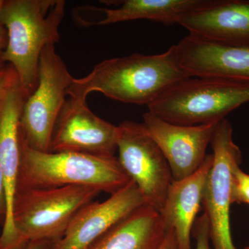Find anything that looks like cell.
I'll return each mask as SVG.
<instances>
[{"mask_svg":"<svg viewBox=\"0 0 249 249\" xmlns=\"http://www.w3.org/2000/svg\"><path fill=\"white\" fill-rule=\"evenodd\" d=\"M130 181L115 156L37 151L28 146L20 136L16 191L80 186L112 195Z\"/></svg>","mask_w":249,"mask_h":249,"instance_id":"3957f363","label":"cell"},{"mask_svg":"<svg viewBox=\"0 0 249 249\" xmlns=\"http://www.w3.org/2000/svg\"><path fill=\"white\" fill-rule=\"evenodd\" d=\"M190 78L180 67L176 45H173L155 55L134 53L103 60L87 76L73 78L67 96L85 103L89 93L100 92L120 102L147 106L174 85Z\"/></svg>","mask_w":249,"mask_h":249,"instance_id":"6da1fadb","label":"cell"},{"mask_svg":"<svg viewBox=\"0 0 249 249\" xmlns=\"http://www.w3.org/2000/svg\"><path fill=\"white\" fill-rule=\"evenodd\" d=\"M167 232L160 212L145 204L116 224L87 249H158Z\"/></svg>","mask_w":249,"mask_h":249,"instance_id":"2e32d148","label":"cell"},{"mask_svg":"<svg viewBox=\"0 0 249 249\" xmlns=\"http://www.w3.org/2000/svg\"><path fill=\"white\" fill-rule=\"evenodd\" d=\"M53 244L48 240L31 241L21 249H52Z\"/></svg>","mask_w":249,"mask_h":249,"instance_id":"cb8c5ba5","label":"cell"},{"mask_svg":"<svg viewBox=\"0 0 249 249\" xmlns=\"http://www.w3.org/2000/svg\"><path fill=\"white\" fill-rule=\"evenodd\" d=\"M249 249V247H245V249Z\"/></svg>","mask_w":249,"mask_h":249,"instance_id":"d4e9b609","label":"cell"},{"mask_svg":"<svg viewBox=\"0 0 249 249\" xmlns=\"http://www.w3.org/2000/svg\"><path fill=\"white\" fill-rule=\"evenodd\" d=\"M15 73L16 71L11 65L0 68V101Z\"/></svg>","mask_w":249,"mask_h":249,"instance_id":"ffe728a7","label":"cell"},{"mask_svg":"<svg viewBox=\"0 0 249 249\" xmlns=\"http://www.w3.org/2000/svg\"><path fill=\"white\" fill-rule=\"evenodd\" d=\"M147 204L138 187L131 180L102 202L84 206L52 249H87L103 234L131 213Z\"/></svg>","mask_w":249,"mask_h":249,"instance_id":"7c38bea8","label":"cell"},{"mask_svg":"<svg viewBox=\"0 0 249 249\" xmlns=\"http://www.w3.org/2000/svg\"><path fill=\"white\" fill-rule=\"evenodd\" d=\"M213 161V154L207 155L196 173L179 181H172L168 188L160 213L167 231L173 229L175 232L178 249H192V231L202 208L205 186Z\"/></svg>","mask_w":249,"mask_h":249,"instance_id":"9a60e30c","label":"cell"},{"mask_svg":"<svg viewBox=\"0 0 249 249\" xmlns=\"http://www.w3.org/2000/svg\"><path fill=\"white\" fill-rule=\"evenodd\" d=\"M73 78L55 45H47L40 55L37 87L26 100L21 116V138L31 148L49 152L54 127Z\"/></svg>","mask_w":249,"mask_h":249,"instance_id":"8992f818","label":"cell"},{"mask_svg":"<svg viewBox=\"0 0 249 249\" xmlns=\"http://www.w3.org/2000/svg\"><path fill=\"white\" fill-rule=\"evenodd\" d=\"M158 249H178V240L173 229L168 231L164 240Z\"/></svg>","mask_w":249,"mask_h":249,"instance_id":"603a6c76","label":"cell"},{"mask_svg":"<svg viewBox=\"0 0 249 249\" xmlns=\"http://www.w3.org/2000/svg\"><path fill=\"white\" fill-rule=\"evenodd\" d=\"M213 161L203 196L202 208L209 223L213 249H236L231 232L234 170L240 166L242 152L232 139L231 124L227 119L218 123L212 142Z\"/></svg>","mask_w":249,"mask_h":249,"instance_id":"52a82bcc","label":"cell"},{"mask_svg":"<svg viewBox=\"0 0 249 249\" xmlns=\"http://www.w3.org/2000/svg\"><path fill=\"white\" fill-rule=\"evenodd\" d=\"M192 235L196 240V249H213L210 246V229L207 216L203 213L196 218L193 226Z\"/></svg>","mask_w":249,"mask_h":249,"instance_id":"d6986e66","label":"cell"},{"mask_svg":"<svg viewBox=\"0 0 249 249\" xmlns=\"http://www.w3.org/2000/svg\"><path fill=\"white\" fill-rule=\"evenodd\" d=\"M191 78L174 85L148 105L149 112L172 124L196 125L219 122L249 103V83Z\"/></svg>","mask_w":249,"mask_h":249,"instance_id":"277c9868","label":"cell"},{"mask_svg":"<svg viewBox=\"0 0 249 249\" xmlns=\"http://www.w3.org/2000/svg\"><path fill=\"white\" fill-rule=\"evenodd\" d=\"M191 35L229 44L249 45V0H207L178 24Z\"/></svg>","mask_w":249,"mask_h":249,"instance_id":"5bb4252c","label":"cell"},{"mask_svg":"<svg viewBox=\"0 0 249 249\" xmlns=\"http://www.w3.org/2000/svg\"><path fill=\"white\" fill-rule=\"evenodd\" d=\"M65 6L64 0H3L0 22L8 40L2 60L14 67L27 97L37 87L42 51L60 40Z\"/></svg>","mask_w":249,"mask_h":249,"instance_id":"7a4b0ae2","label":"cell"},{"mask_svg":"<svg viewBox=\"0 0 249 249\" xmlns=\"http://www.w3.org/2000/svg\"><path fill=\"white\" fill-rule=\"evenodd\" d=\"M218 123L174 124L147 111L142 124L166 159L173 181H179L196 173L204 163Z\"/></svg>","mask_w":249,"mask_h":249,"instance_id":"30bf717a","label":"cell"},{"mask_svg":"<svg viewBox=\"0 0 249 249\" xmlns=\"http://www.w3.org/2000/svg\"><path fill=\"white\" fill-rule=\"evenodd\" d=\"M232 204L249 205V175L240 166L234 170L232 184Z\"/></svg>","mask_w":249,"mask_h":249,"instance_id":"ac0fdd59","label":"cell"},{"mask_svg":"<svg viewBox=\"0 0 249 249\" xmlns=\"http://www.w3.org/2000/svg\"><path fill=\"white\" fill-rule=\"evenodd\" d=\"M117 150L123 169L138 187L146 204L160 212L173 181L166 159L142 124L118 126Z\"/></svg>","mask_w":249,"mask_h":249,"instance_id":"ba28073f","label":"cell"},{"mask_svg":"<svg viewBox=\"0 0 249 249\" xmlns=\"http://www.w3.org/2000/svg\"><path fill=\"white\" fill-rule=\"evenodd\" d=\"M118 126L103 120L87 106L67 98L54 127L49 152L111 157L117 150Z\"/></svg>","mask_w":249,"mask_h":249,"instance_id":"8fae6325","label":"cell"},{"mask_svg":"<svg viewBox=\"0 0 249 249\" xmlns=\"http://www.w3.org/2000/svg\"><path fill=\"white\" fill-rule=\"evenodd\" d=\"M2 4L3 0H0V11H1ZM7 32L3 24L0 22V68L5 66L2 60V55L7 45Z\"/></svg>","mask_w":249,"mask_h":249,"instance_id":"7402d4cb","label":"cell"},{"mask_svg":"<svg viewBox=\"0 0 249 249\" xmlns=\"http://www.w3.org/2000/svg\"><path fill=\"white\" fill-rule=\"evenodd\" d=\"M27 98L15 73L0 101V169L4 178L7 206L0 235V249H16L19 245L11 211L20 162V119Z\"/></svg>","mask_w":249,"mask_h":249,"instance_id":"9c48e42d","label":"cell"},{"mask_svg":"<svg viewBox=\"0 0 249 249\" xmlns=\"http://www.w3.org/2000/svg\"><path fill=\"white\" fill-rule=\"evenodd\" d=\"M100 193L95 188L80 186L16 191L11 220L19 244L57 242L76 214Z\"/></svg>","mask_w":249,"mask_h":249,"instance_id":"5b68a950","label":"cell"},{"mask_svg":"<svg viewBox=\"0 0 249 249\" xmlns=\"http://www.w3.org/2000/svg\"><path fill=\"white\" fill-rule=\"evenodd\" d=\"M6 198L5 193L4 178L0 169V225H4L6 216Z\"/></svg>","mask_w":249,"mask_h":249,"instance_id":"44dd1931","label":"cell"},{"mask_svg":"<svg viewBox=\"0 0 249 249\" xmlns=\"http://www.w3.org/2000/svg\"><path fill=\"white\" fill-rule=\"evenodd\" d=\"M207 0H125L116 9L97 8L104 18L96 23L107 25L115 23L148 19L165 25L178 24L188 13L204 5Z\"/></svg>","mask_w":249,"mask_h":249,"instance_id":"e0dca14e","label":"cell"},{"mask_svg":"<svg viewBox=\"0 0 249 249\" xmlns=\"http://www.w3.org/2000/svg\"><path fill=\"white\" fill-rule=\"evenodd\" d=\"M176 49L180 67L191 77L249 83V45L221 43L189 34Z\"/></svg>","mask_w":249,"mask_h":249,"instance_id":"4fadbf2b","label":"cell"}]
</instances>
